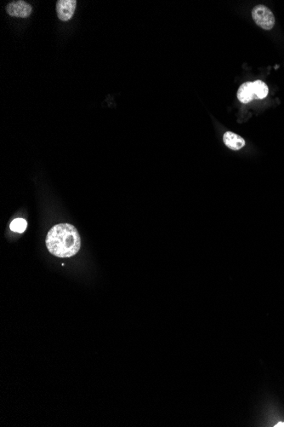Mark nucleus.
<instances>
[{"label":"nucleus","instance_id":"7","mask_svg":"<svg viewBox=\"0 0 284 427\" xmlns=\"http://www.w3.org/2000/svg\"><path fill=\"white\" fill-rule=\"evenodd\" d=\"M253 89L255 97L257 99H264L268 95L269 89L265 83L261 80H256L253 82Z\"/></svg>","mask_w":284,"mask_h":427},{"label":"nucleus","instance_id":"6","mask_svg":"<svg viewBox=\"0 0 284 427\" xmlns=\"http://www.w3.org/2000/svg\"><path fill=\"white\" fill-rule=\"evenodd\" d=\"M237 99L243 103H248L256 99L253 89V82H245L241 85L237 92Z\"/></svg>","mask_w":284,"mask_h":427},{"label":"nucleus","instance_id":"1","mask_svg":"<svg viewBox=\"0 0 284 427\" xmlns=\"http://www.w3.org/2000/svg\"><path fill=\"white\" fill-rule=\"evenodd\" d=\"M46 247L49 252L58 258L76 255L81 247V239L77 229L70 224L55 225L48 232Z\"/></svg>","mask_w":284,"mask_h":427},{"label":"nucleus","instance_id":"4","mask_svg":"<svg viewBox=\"0 0 284 427\" xmlns=\"http://www.w3.org/2000/svg\"><path fill=\"white\" fill-rule=\"evenodd\" d=\"M75 0H60L57 3V15L59 19L66 22L72 18L76 9Z\"/></svg>","mask_w":284,"mask_h":427},{"label":"nucleus","instance_id":"2","mask_svg":"<svg viewBox=\"0 0 284 427\" xmlns=\"http://www.w3.org/2000/svg\"><path fill=\"white\" fill-rule=\"evenodd\" d=\"M252 17L257 25L264 30H271L275 25V16L271 10L262 4L255 7Z\"/></svg>","mask_w":284,"mask_h":427},{"label":"nucleus","instance_id":"5","mask_svg":"<svg viewBox=\"0 0 284 427\" xmlns=\"http://www.w3.org/2000/svg\"><path fill=\"white\" fill-rule=\"evenodd\" d=\"M225 144L232 150H239L245 146V141L242 136L231 131H227L223 136Z\"/></svg>","mask_w":284,"mask_h":427},{"label":"nucleus","instance_id":"3","mask_svg":"<svg viewBox=\"0 0 284 427\" xmlns=\"http://www.w3.org/2000/svg\"><path fill=\"white\" fill-rule=\"evenodd\" d=\"M6 10L10 16L26 18L31 15L32 8L30 4L24 1H16L9 3L7 5Z\"/></svg>","mask_w":284,"mask_h":427},{"label":"nucleus","instance_id":"8","mask_svg":"<svg viewBox=\"0 0 284 427\" xmlns=\"http://www.w3.org/2000/svg\"><path fill=\"white\" fill-rule=\"evenodd\" d=\"M28 226V223L25 219H16L13 220L10 224V230L16 233H23Z\"/></svg>","mask_w":284,"mask_h":427},{"label":"nucleus","instance_id":"9","mask_svg":"<svg viewBox=\"0 0 284 427\" xmlns=\"http://www.w3.org/2000/svg\"><path fill=\"white\" fill-rule=\"evenodd\" d=\"M275 427H284V422H278Z\"/></svg>","mask_w":284,"mask_h":427}]
</instances>
